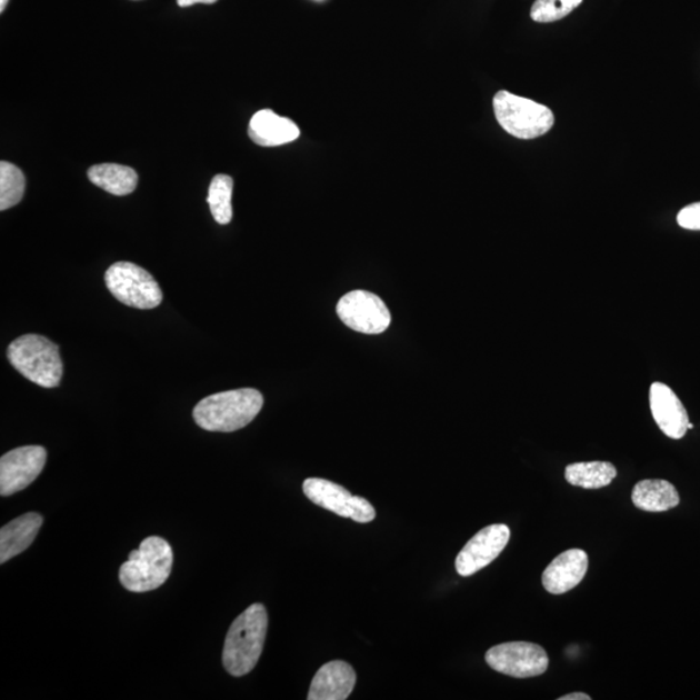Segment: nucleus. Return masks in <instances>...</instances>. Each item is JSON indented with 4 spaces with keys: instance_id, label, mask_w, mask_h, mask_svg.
Returning a JSON list of instances; mask_svg holds the SVG:
<instances>
[{
    "instance_id": "obj_10",
    "label": "nucleus",
    "mask_w": 700,
    "mask_h": 700,
    "mask_svg": "<svg viewBox=\"0 0 700 700\" xmlns=\"http://www.w3.org/2000/svg\"><path fill=\"white\" fill-rule=\"evenodd\" d=\"M46 461L43 447L29 446L8 451L0 459V494L8 497L28 488L41 474Z\"/></svg>"
},
{
    "instance_id": "obj_1",
    "label": "nucleus",
    "mask_w": 700,
    "mask_h": 700,
    "mask_svg": "<svg viewBox=\"0 0 700 700\" xmlns=\"http://www.w3.org/2000/svg\"><path fill=\"white\" fill-rule=\"evenodd\" d=\"M268 632V612L261 603L249 606L233 620L226 636L222 661L233 677L246 676L259 663Z\"/></svg>"
},
{
    "instance_id": "obj_25",
    "label": "nucleus",
    "mask_w": 700,
    "mask_h": 700,
    "mask_svg": "<svg viewBox=\"0 0 700 700\" xmlns=\"http://www.w3.org/2000/svg\"><path fill=\"white\" fill-rule=\"evenodd\" d=\"M559 700H591V698L583 692H572V694L560 697Z\"/></svg>"
},
{
    "instance_id": "obj_5",
    "label": "nucleus",
    "mask_w": 700,
    "mask_h": 700,
    "mask_svg": "<svg viewBox=\"0 0 700 700\" xmlns=\"http://www.w3.org/2000/svg\"><path fill=\"white\" fill-rule=\"evenodd\" d=\"M493 108L501 128L518 139L539 138L554 127V113L549 107L513 96L509 91L496 93Z\"/></svg>"
},
{
    "instance_id": "obj_24",
    "label": "nucleus",
    "mask_w": 700,
    "mask_h": 700,
    "mask_svg": "<svg viewBox=\"0 0 700 700\" xmlns=\"http://www.w3.org/2000/svg\"><path fill=\"white\" fill-rule=\"evenodd\" d=\"M217 0H177L179 7H191L193 4H213Z\"/></svg>"
},
{
    "instance_id": "obj_16",
    "label": "nucleus",
    "mask_w": 700,
    "mask_h": 700,
    "mask_svg": "<svg viewBox=\"0 0 700 700\" xmlns=\"http://www.w3.org/2000/svg\"><path fill=\"white\" fill-rule=\"evenodd\" d=\"M42 524L43 517L37 512L23 513L6 524L0 531V563L4 564L26 551L36 540Z\"/></svg>"
},
{
    "instance_id": "obj_2",
    "label": "nucleus",
    "mask_w": 700,
    "mask_h": 700,
    "mask_svg": "<svg viewBox=\"0 0 700 700\" xmlns=\"http://www.w3.org/2000/svg\"><path fill=\"white\" fill-rule=\"evenodd\" d=\"M262 407L263 397L257 389H233L202 399L193 409V419L202 430L233 432L251 423Z\"/></svg>"
},
{
    "instance_id": "obj_21",
    "label": "nucleus",
    "mask_w": 700,
    "mask_h": 700,
    "mask_svg": "<svg viewBox=\"0 0 700 700\" xmlns=\"http://www.w3.org/2000/svg\"><path fill=\"white\" fill-rule=\"evenodd\" d=\"M26 176L11 162H0V210L18 206L26 192Z\"/></svg>"
},
{
    "instance_id": "obj_15",
    "label": "nucleus",
    "mask_w": 700,
    "mask_h": 700,
    "mask_svg": "<svg viewBox=\"0 0 700 700\" xmlns=\"http://www.w3.org/2000/svg\"><path fill=\"white\" fill-rule=\"evenodd\" d=\"M248 136L253 143L261 147H278L298 139L300 129L287 117L279 116L270 109H262L249 122Z\"/></svg>"
},
{
    "instance_id": "obj_12",
    "label": "nucleus",
    "mask_w": 700,
    "mask_h": 700,
    "mask_svg": "<svg viewBox=\"0 0 700 700\" xmlns=\"http://www.w3.org/2000/svg\"><path fill=\"white\" fill-rule=\"evenodd\" d=\"M650 408L661 432L668 438L680 440L688 432L689 416L681 400L663 383L650 388Z\"/></svg>"
},
{
    "instance_id": "obj_23",
    "label": "nucleus",
    "mask_w": 700,
    "mask_h": 700,
    "mask_svg": "<svg viewBox=\"0 0 700 700\" xmlns=\"http://www.w3.org/2000/svg\"><path fill=\"white\" fill-rule=\"evenodd\" d=\"M677 223L682 229L700 231V202H694V204L681 209L679 216H677Z\"/></svg>"
},
{
    "instance_id": "obj_19",
    "label": "nucleus",
    "mask_w": 700,
    "mask_h": 700,
    "mask_svg": "<svg viewBox=\"0 0 700 700\" xmlns=\"http://www.w3.org/2000/svg\"><path fill=\"white\" fill-rule=\"evenodd\" d=\"M618 471L610 462H580L566 467V480L571 486L583 489H599L610 486Z\"/></svg>"
},
{
    "instance_id": "obj_22",
    "label": "nucleus",
    "mask_w": 700,
    "mask_h": 700,
    "mask_svg": "<svg viewBox=\"0 0 700 700\" xmlns=\"http://www.w3.org/2000/svg\"><path fill=\"white\" fill-rule=\"evenodd\" d=\"M581 3L582 0H536L532 6L531 18L533 21L542 23L562 20Z\"/></svg>"
},
{
    "instance_id": "obj_11",
    "label": "nucleus",
    "mask_w": 700,
    "mask_h": 700,
    "mask_svg": "<svg viewBox=\"0 0 700 700\" xmlns=\"http://www.w3.org/2000/svg\"><path fill=\"white\" fill-rule=\"evenodd\" d=\"M509 540L510 528L508 526L493 524L482 528L459 552L456 559L457 572L463 578L479 572L501 554L508 547Z\"/></svg>"
},
{
    "instance_id": "obj_13",
    "label": "nucleus",
    "mask_w": 700,
    "mask_h": 700,
    "mask_svg": "<svg viewBox=\"0 0 700 700\" xmlns=\"http://www.w3.org/2000/svg\"><path fill=\"white\" fill-rule=\"evenodd\" d=\"M589 558L586 551L570 549L558 556L542 574L543 588L551 594H564L586 578Z\"/></svg>"
},
{
    "instance_id": "obj_20",
    "label": "nucleus",
    "mask_w": 700,
    "mask_h": 700,
    "mask_svg": "<svg viewBox=\"0 0 700 700\" xmlns=\"http://www.w3.org/2000/svg\"><path fill=\"white\" fill-rule=\"evenodd\" d=\"M232 178L218 174L209 186L208 204L214 220L220 224H228L232 220Z\"/></svg>"
},
{
    "instance_id": "obj_14",
    "label": "nucleus",
    "mask_w": 700,
    "mask_h": 700,
    "mask_svg": "<svg viewBox=\"0 0 700 700\" xmlns=\"http://www.w3.org/2000/svg\"><path fill=\"white\" fill-rule=\"evenodd\" d=\"M357 674L347 661L333 660L316 673L309 690V700H344L352 694Z\"/></svg>"
},
{
    "instance_id": "obj_4",
    "label": "nucleus",
    "mask_w": 700,
    "mask_h": 700,
    "mask_svg": "<svg viewBox=\"0 0 700 700\" xmlns=\"http://www.w3.org/2000/svg\"><path fill=\"white\" fill-rule=\"evenodd\" d=\"M8 361L22 377L43 388L60 384L62 362L59 347L41 334H23L11 342L7 350Z\"/></svg>"
},
{
    "instance_id": "obj_9",
    "label": "nucleus",
    "mask_w": 700,
    "mask_h": 700,
    "mask_svg": "<svg viewBox=\"0 0 700 700\" xmlns=\"http://www.w3.org/2000/svg\"><path fill=\"white\" fill-rule=\"evenodd\" d=\"M337 311L342 323L361 333H383L392 322L384 301L368 291H352L342 296Z\"/></svg>"
},
{
    "instance_id": "obj_6",
    "label": "nucleus",
    "mask_w": 700,
    "mask_h": 700,
    "mask_svg": "<svg viewBox=\"0 0 700 700\" xmlns=\"http://www.w3.org/2000/svg\"><path fill=\"white\" fill-rule=\"evenodd\" d=\"M106 284L116 300L136 309H153L162 301V291L154 278L131 262H116L106 272Z\"/></svg>"
},
{
    "instance_id": "obj_18",
    "label": "nucleus",
    "mask_w": 700,
    "mask_h": 700,
    "mask_svg": "<svg viewBox=\"0 0 700 700\" xmlns=\"http://www.w3.org/2000/svg\"><path fill=\"white\" fill-rule=\"evenodd\" d=\"M90 181L114 197H127L134 192L138 174L134 169L119 166V163H100L88 171Z\"/></svg>"
},
{
    "instance_id": "obj_8",
    "label": "nucleus",
    "mask_w": 700,
    "mask_h": 700,
    "mask_svg": "<svg viewBox=\"0 0 700 700\" xmlns=\"http://www.w3.org/2000/svg\"><path fill=\"white\" fill-rule=\"evenodd\" d=\"M486 660L494 671L528 679L547 672L549 657L541 646L531 642H506L486 653Z\"/></svg>"
},
{
    "instance_id": "obj_3",
    "label": "nucleus",
    "mask_w": 700,
    "mask_h": 700,
    "mask_svg": "<svg viewBox=\"0 0 700 700\" xmlns=\"http://www.w3.org/2000/svg\"><path fill=\"white\" fill-rule=\"evenodd\" d=\"M173 559V550L167 540L158 536L147 537L120 568L122 587L132 593L159 589L169 579Z\"/></svg>"
},
{
    "instance_id": "obj_26",
    "label": "nucleus",
    "mask_w": 700,
    "mask_h": 700,
    "mask_svg": "<svg viewBox=\"0 0 700 700\" xmlns=\"http://www.w3.org/2000/svg\"><path fill=\"white\" fill-rule=\"evenodd\" d=\"M8 2H10V0H0V12H4Z\"/></svg>"
},
{
    "instance_id": "obj_7",
    "label": "nucleus",
    "mask_w": 700,
    "mask_h": 700,
    "mask_svg": "<svg viewBox=\"0 0 700 700\" xmlns=\"http://www.w3.org/2000/svg\"><path fill=\"white\" fill-rule=\"evenodd\" d=\"M302 489L311 502L339 517L352 519L358 523H370L377 517L376 509L368 500L350 494L344 487L330 480L310 478L303 481Z\"/></svg>"
},
{
    "instance_id": "obj_17",
    "label": "nucleus",
    "mask_w": 700,
    "mask_h": 700,
    "mask_svg": "<svg viewBox=\"0 0 700 700\" xmlns=\"http://www.w3.org/2000/svg\"><path fill=\"white\" fill-rule=\"evenodd\" d=\"M632 501L636 508L649 512H663L680 503V494L671 482L661 479H648L638 482L633 489Z\"/></svg>"
}]
</instances>
